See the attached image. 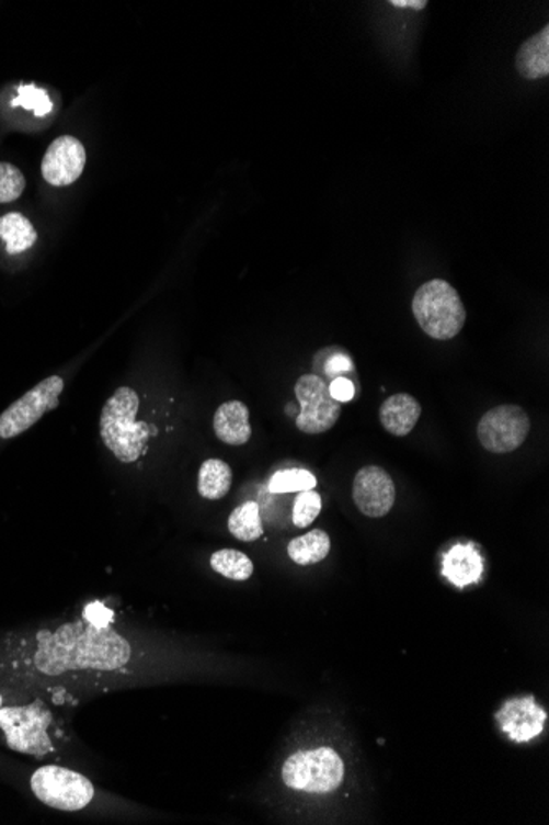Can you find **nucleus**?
I'll return each instance as SVG.
<instances>
[{"mask_svg": "<svg viewBox=\"0 0 549 825\" xmlns=\"http://www.w3.org/2000/svg\"><path fill=\"white\" fill-rule=\"evenodd\" d=\"M496 720L510 739L526 743L542 732L546 712L533 697H516L500 709Z\"/></svg>", "mask_w": 549, "mask_h": 825, "instance_id": "obj_12", "label": "nucleus"}, {"mask_svg": "<svg viewBox=\"0 0 549 825\" xmlns=\"http://www.w3.org/2000/svg\"><path fill=\"white\" fill-rule=\"evenodd\" d=\"M62 389L65 381L59 376H49L36 384L0 416V439H13L35 426L48 410L58 407Z\"/></svg>", "mask_w": 549, "mask_h": 825, "instance_id": "obj_9", "label": "nucleus"}, {"mask_svg": "<svg viewBox=\"0 0 549 825\" xmlns=\"http://www.w3.org/2000/svg\"><path fill=\"white\" fill-rule=\"evenodd\" d=\"M352 370H354V368H352L351 360H348L347 357H342V354H335V357H332L331 360H328V363H325V373L332 374V376Z\"/></svg>", "mask_w": 549, "mask_h": 825, "instance_id": "obj_27", "label": "nucleus"}, {"mask_svg": "<svg viewBox=\"0 0 549 825\" xmlns=\"http://www.w3.org/2000/svg\"><path fill=\"white\" fill-rule=\"evenodd\" d=\"M295 396L299 403L296 427L299 432L319 436L328 432L341 417L342 404L332 399L329 384L318 374H305L295 384Z\"/></svg>", "mask_w": 549, "mask_h": 825, "instance_id": "obj_8", "label": "nucleus"}, {"mask_svg": "<svg viewBox=\"0 0 549 825\" xmlns=\"http://www.w3.org/2000/svg\"><path fill=\"white\" fill-rule=\"evenodd\" d=\"M282 779L295 791L328 794L344 781V761L328 746L293 753L283 762Z\"/></svg>", "mask_w": 549, "mask_h": 825, "instance_id": "obj_5", "label": "nucleus"}, {"mask_svg": "<svg viewBox=\"0 0 549 825\" xmlns=\"http://www.w3.org/2000/svg\"><path fill=\"white\" fill-rule=\"evenodd\" d=\"M85 166L84 146L76 137H58L46 150L42 176L49 185L68 187L82 176Z\"/></svg>", "mask_w": 549, "mask_h": 825, "instance_id": "obj_11", "label": "nucleus"}, {"mask_svg": "<svg viewBox=\"0 0 549 825\" xmlns=\"http://www.w3.org/2000/svg\"><path fill=\"white\" fill-rule=\"evenodd\" d=\"M381 427L394 437L413 432L421 417V404L410 394H394L380 406Z\"/></svg>", "mask_w": 549, "mask_h": 825, "instance_id": "obj_14", "label": "nucleus"}, {"mask_svg": "<svg viewBox=\"0 0 549 825\" xmlns=\"http://www.w3.org/2000/svg\"><path fill=\"white\" fill-rule=\"evenodd\" d=\"M352 498L362 515L384 518L391 511L397 498L393 479L380 466H364L352 483Z\"/></svg>", "mask_w": 549, "mask_h": 825, "instance_id": "obj_10", "label": "nucleus"}, {"mask_svg": "<svg viewBox=\"0 0 549 825\" xmlns=\"http://www.w3.org/2000/svg\"><path fill=\"white\" fill-rule=\"evenodd\" d=\"M443 574L450 584L464 588L477 584L483 574L482 555L472 544H457L444 555Z\"/></svg>", "mask_w": 549, "mask_h": 825, "instance_id": "obj_15", "label": "nucleus"}, {"mask_svg": "<svg viewBox=\"0 0 549 825\" xmlns=\"http://www.w3.org/2000/svg\"><path fill=\"white\" fill-rule=\"evenodd\" d=\"M214 433L227 445H245L252 437L249 407L242 400H229L220 404L214 414Z\"/></svg>", "mask_w": 549, "mask_h": 825, "instance_id": "obj_13", "label": "nucleus"}, {"mask_svg": "<svg viewBox=\"0 0 549 825\" xmlns=\"http://www.w3.org/2000/svg\"><path fill=\"white\" fill-rule=\"evenodd\" d=\"M0 238L5 241L9 255H20L36 242V231L28 218L20 213H9L0 218Z\"/></svg>", "mask_w": 549, "mask_h": 825, "instance_id": "obj_19", "label": "nucleus"}, {"mask_svg": "<svg viewBox=\"0 0 549 825\" xmlns=\"http://www.w3.org/2000/svg\"><path fill=\"white\" fill-rule=\"evenodd\" d=\"M227 528L233 538L242 542H253L263 535L262 519L259 505L253 501L243 502L230 512Z\"/></svg>", "mask_w": 549, "mask_h": 825, "instance_id": "obj_20", "label": "nucleus"}, {"mask_svg": "<svg viewBox=\"0 0 549 825\" xmlns=\"http://www.w3.org/2000/svg\"><path fill=\"white\" fill-rule=\"evenodd\" d=\"M210 568L229 580L245 581L252 577L253 564L243 552L236 549H220L210 555Z\"/></svg>", "mask_w": 549, "mask_h": 825, "instance_id": "obj_21", "label": "nucleus"}, {"mask_svg": "<svg viewBox=\"0 0 549 825\" xmlns=\"http://www.w3.org/2000/svg\"><path fill=\"white\" fill-rule=\"evenodd\" d=\"M390 5L400 9H414V11H423L426 9V0H391Z\"/></svg>", "mask_w": 549, "mask_h": 825, "instance_id": "obj_28", "label": "nucleus"}, {"mask_svg": "<svg viewBox=\"0 0 549 825\" xmlns=\"http://www.w3.org/2000/svg\"><path fill=\"white\" fill-rule=\"evenodd\" d=\"M232 486V470L222 460L209 459L201 465L197 473V493L204 499L217 501L222 499Z\"/></svg>", "mask_w": 549, "mask_h": 825, "instance_id": "obj_17", "label": "nucleus"}, {"mask_svg": "<svg viewBox=\"0 0 549 825\" xmlns=\"http://www.w3.org/2000/svg\"><path fill=\"white\" fill-rule=\"evenodd\" d=\"M321 506V496L318 493L312 491V489L311 491L299 493L296 496L295 506H293V524L299 529L308 528L318 518Z\"/></svg>", "mask_w": 549, "mask_h": 825, "instance_id": "obj_24", "label": "nucleus"}, {"mask_svg": "<svg viewBox=\"0 0 549 825\" xmlns=\"http://www.w3.org/2000/svg\"><path fill=\"white\" fill-rule=\"evenodd\" d=\"M61 726L53 703L20 690L0 689V742L12 751L45 758L58 749Z\"/></svg>", "mask_w": 549, "mask_h": 825, "instance_id": "obj_2", "label": "nucleus"}, {"mask_svg": "<svg viewBox=\"0 0 549 825\" xmlns=\"http://www.w3.org/2000/svg\"><path fill=\"white\" fill-rule=\"evenodd\" d=\"M531 422L523 407L502 404L487 410L477 423V439L490 453H512L525 443Z\"/></svg>", "mask_w": 549, "mask_h": 825, "instance_id": "obj_7", "label": "nucleus"}, {"mask_svg": "<svg viewBox=\"0 0 549 825\" xmlns=\"http://www.w3.org/2000/svg\"><path fill=\"white\" fill-rule=\"evenodd\" d=\"M131 651L114 628L78 620L38 631L26 649L13 653L12 667L45 679H94L121 674Z\"/></svg>", "mask_w": 549, "mask_h": 825, "instance_id": "obj_1", "label": "nucleus"}, {"mask_svg": "<svg viewBox=\"0 0 549 825\" xmlns=\"http://www.w3.org/2000/svg\"><path fill=\"white\" fill-rule=\"evenodd\" d=\"M318 485V479L308 470H282L272 476L268 483L270 493L285 495V493L311 491Z\"/></svg>", "mask_w": 549, "mask_h": 825, "instance_id": "obj_22", "label": "nucleus"}, {"mask_svg": "<svg viewBox=\"0 0 549 825\" xmlns=\"http://www.w3.org/2000/svg\"><path fill=\"white\" fill-rule=\"evenodd\" d=\"M25 190V177L12 163L0 162V205L15 202Z\"/></svg>", "mask_w": 549, "mask_h": 825, "instance_id": "obj_25", "label": "nucleus"}, {"mask_svg": "<svg viewBox=\"0 0 549 825\" xmlns=\"http://www.w3.org/2000/svg\"><path fill=\"white\" fill-rule=\"evenodd\" d=\"M411 310L421 330L433 340H453L466 325V307L460 295L443 279L424 282L414 292Z\"/></svg>", "mask_w": 549, "mask_h": 825, "instance_id": "obj_4", "label": "nucleus"}, {"mask_svg": "<svg viewBox=\"0 0 549 825\" xmlns=\"http://www.w3.org/2000/svg\"><path fill=\"white\" fill-rule=\"evenodd\" d=\"M515 67L519 77L528 81L549 75V25L525 42L516 52Z\"/></svg>", "mask_w": 549, "mask_h": 825, "instance_id": "obj_16", "label": "nucleus"}, {"mask_svg": "<svg viewBox=\"0 0 549 825\" xmlns=\"http://www.w3.org/2000/svg\"><path fill=\"white\" fill-rule=\"evenodd\" d=\"M331 551V539L321 529L308 532L293 539L288 544V555L295 564L312 565L324 561Z\"/></svg>", "mask_w": 549, "mask_h": 825, "instance_id": "obj_18", "label": "nucleus"}, {"mask_svg": "<svg viewBox=\"0 0 549 825\" xmlns=\"http://www.w3.org/2000/svg\"><path fill=\"white\" fill-rule=\"evenodd\" d=\"M138 407L140 399L131 387H118L102 407L99 422L102 442L122 463L137 462L147 449L150 427L138 422Z\"/></svg>", "mask_w": 549, "mask_h": 825, "instance_id": "obj_3", "label": "nucleus"}, {"mask_svg": "<svg viewBox=\"0 0 549 825\" xmlns=\"http://www.w3.org/2000/svg\"><path fill=\"white\" fill-rule=\"evenodd\" d=\"M30 789L43 804L65 812L88 807L95 794L94 786L84 775L56 765L36 769L30 778Z\"/></svg>", "mask_w": 549, "mask_h": 825, "instance_id": "obj_6", "label": "nucleus"}, {"mask_svg": "<svg viewBox=\"0 0 549 825\" xmlns=\"http://www.w3.org/2000/svg\"><path fill=\"white\" fill-rule=\"evenodd\" d=\"M12 106L25 108V110L33 111L36 117L46 116L52 113L53 103L49 100L48 93L42 88L32 87V84H22L16 90V98L12 101Z\"/></svg>", "mask_w": 549, "mask_h": 825, "instance_id": "obj_23", "label": "nucleus"}, {"mask_svg": "<svg viewBox=\"0 0 549 825\" xmlns=\"http://www.w3.org/2000/svg\"><path fill=\"white\" fill-rule=\"evenodd\" d=\"M329 393H331L332 399L338 400V403H348L355 394L354 383L347 377H335L329 384Z\"/></svg>", "mask_w": 549, "mask_h": 825, "instance_id": "obj_26", "label": "nucleus"}]
</instances>
